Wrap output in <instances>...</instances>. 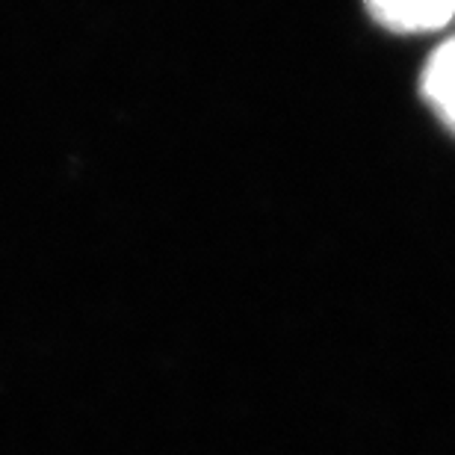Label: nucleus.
I'll return each instance as SVG.
<instances>
[{
    "label": "nucleus",
    "instance_id": "obj_1",
    "mask_svg": "<svg viewBox=\"0 0 455 455\" xmlns=\"http://www.w3.org/2000/svg\"><path fill=\"white\" fill-rule=\"evenodd\" d=\"M372 18L396 33L438 30L455 15V0H367Z\"/></svg>",
    "mask_w": 455,
    "mask_h": 455
},
{
    "label": "nucleus",
    "instance_id": "obj_2",
    "mask_svg": "<svg viewBox=\"0 0 455 455\" xmlns=\"http://www.w3.org/2000/svg\"><path fill=\"white\" fill-rule=\"evenodd\" d=\"M423 95L441 122L455 131V39L443 42L426 62Z\"/></svg>",
    "mask_w": 455,
    "mask_h": 455
}]
</instances>
